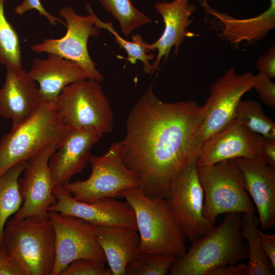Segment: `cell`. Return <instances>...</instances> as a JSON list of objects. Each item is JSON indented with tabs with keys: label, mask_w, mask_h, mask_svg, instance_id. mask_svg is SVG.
<instances>
[{
	"label": "cell",
	"mask_w": 275,
	"mask_h": 275,
	"mask_svg": "<svg viewBox=\"0 0 275 275\" xmlns=\"http://www.w3.org/2000/svg\"><path fill=\"white\" fill-rule=\"evenodd\" d=\"M53 193L57 201L49 207V212L73 215L93 225H117L137 230L134 212L127 201L105 198L92 202H81L61 186H54Z\"/></svg>",
	"instance_id": "14"
},
{
	"label": "cell",
	"mask_w": 275,
	"mask_h": 275,
	"mask_svg": "<svg viewBox=\"0 0 275 275\" xmlns=\"http://www.w3.org/2000/svg\"><path fill=\"white\" fill-rule=\"evenodd\" d=\"M120 146V141L114 142L102 156L91 154L90 177L85 180L70 182L65 188L76 200L92 202L105 198H123L122 191L140 186L138 177L123 161Z\"/></svg>",
	"instance_id": "8"
},
{
	"label": "cell",
	"mask_w": 275,
	"mask_h": 275,
	"mask_svg": "<svg viewBox=\"0 0 275 275\" xmlns=\"http://www.w3.org/2000/svg\"><path fill=\"white\" fill-rule=\"evenodd\" d=\"M27 163L28 161L18 163L0 175V245L3 248L6 223L22 203L18 180Z\"/></svg>",
	"instance_id": "24"
},
{
	"label": "cell",
	"mask_w": 275,
	"mask_h": 275,
	"mask_svg": "<svg viewBox=\"0 0 275 275\" xmlns=\"http://www.w3.org/2000/svg\"><path fill=\"white\" fill-rule=\"evenodd\" d=\"M86 10L89 14L81 16L71 7L62 8L58 13L66 21L65 36L59 39H45L41 43L33 44L31 49L37 53L56 54L73 61L87 72L90 78L100 82L103 76L91 58L87 46L89 38L97 37L100 33L94 24L92 9L88 3L86 4Z\"/></svg>",
	"instance_id": "10"
},
{
	"label": "cell",
	"mask_w": 275,
	"mask_h": 275,
	"mask_svg": "<svg viewBox=\"0 0 275 275\" xmlns=\"http://www.w3.org/2000/svg\"><path fill=\"white\" fill-rule=\"evenodd\" d=\"M49 218L54 233L56 246V260L51 275H60L71 262L79 258L107 262L92 224L56 211H49Z\"/></svg>",
	"instance_id": "11"
},
{
	"label": "cell",
	"mask_w": 275,
	"mask_h": 275,
	"mask_svg": "<svg viewBox=\"0 0 275 275\" xmlns=\"http://www.w3.org/2000/svg\"><path fill=\"white\" fill-rule=\"evenodd\" d=\"M0 89V116L12 121L14 129L29 119L41 103L35 81L22 68L7 67Z\"/></svg>",
	"instance_id": "19"
},
{
	"label": "cell",
	"mask_w": 275,
	"mask_h": 275,
	"mask_svg": "<svg viewBox=\"0 0 275 275\" xmlns=\"http://www.w3.org/2000/svg\"><path fill=\"white\" fill-rule=\"evenodd\" d=\"M258 159L275 168V139L263 137Z\"/></svg>",
	"instance_id": "34"
},
{
	"label": "cell",
	"mask_w": 275,
	"mask_h": 275,
	"mask_svg": "<svg viewBox=\"0 0 275 275\" xmlns=\"http://www.w3.org/2000/svg\"><path fill=\"white\" fill-rule=\"evenodd\" d=\"M190 0H173L171 2H157L155 9L161 16L164 28L161 36L150 44L149 50H157L156 58L152 64L151 75L159 67L160 62L168 59L170 51L175 48L174 53L178 54L180 45L186 38L199 36L187 30L192 22L190 16L197 10L196 7L189 3Z\"/></svg>",
	"instance_id": "18"
},
{
	"label": "cell",
	"mask_w": 275,
	"mask_h": 275,
	"mask_svg": "<svg viewBox=\"0 0 275 275\" xmlns=\"http://www.w3.org/2000/svg\"><path fill=\"white\" fill-rule=\"evenodd\" d=\"M96 240L102 249L113 275H126L129 262L140 254L137 230L117 225H93Z\"/></svg>",
	"instance_id": "22"
},
{
	"label": "cell",
	"mask_w": 275,
	"mask_h": 275,
	"mask_svg": "<svg viewBox=\"0 0 275 275\" xmlns=\"http://www.w3.org/2000/svg\"><path fill=\"white\" fill-rule=\"evenodd\" d=\"M256 80V75L251 71L237 74L235 67H231L210 86V95L203 105L205 118L195 135V143L200 152L205 141L234 119L241 97L254 88Z\"/></svg>",
	"instance_id": "9"
},
{
	"label": "cell",
	"mask_w": 275,
	"mask_h": 275,
	"mask_svg": "<svg viewBox=\"0 0 275 275\" xmlns=\"http://www.w3.org/2000/svg\"><path fill=\"white\" fill-rule=\"evenodd\" d=\"M121 194L134 212L140 253L169 254L177 258L186 254V237L167 199L150 198L140 186L125 189Z\"/></svg>",
	"instance_id": "3"
},
{
	"label": "cell",
	"mask_w": 275,
	"mask_h": 275,
	"mask_svg": "<svg viewBox=\"0 0 275 275\" xmlns=\"http://www.w3.org/2000/svg\"><path fill=\"white\" fill-rule=\"evenodd\" d=\"M256 67L259 73L270 79L275 77V47L271 45L268 50L257 60Z\"/></svg>",
	"instance_id": "33"
},
{
	"label": "cell",
	"mask_w": 275,
	"mask_h": 275,
	"mask_svg": "<svg viewBox=\"0 0 275 275\" xmlns=\"http://www.w3.org/2000/svg\"><path fill=\"white\" fill-rule=\"evenodd\" d=\"M204 118L203 106L193 100L161 101L152 84L134 104L120 141V154L146 196L168 199L179 174L197 160L195 135Z\"/></svg>",
	"instance_id": "1"
},
{
	"label": "cell",
	"mask_w": 275,
	"mask_h": 275,
	"mask_svg": "<svg viewBox=\"0 0 275 275\" xmlns=\"http://www.w3.org/2000/svg\"><path fill=\"white\" fill-rule=\"evenodd\" d=\"M69 128L108 133L113 129L114 114L99 82L87 78L65 87L54 104Z\"/></svg>",
	"instance_id": "6"
},
{
	"label": "cell",
	"mask_w": 275,
	"mask_h": 275,
	"mask_svg": "<svg viewBox=\"0 0 275 275\" xmlns=\"http://www.w3.org/2000/svg\"><path fill=\"white\" fill-rule=\"evenodd\" d=\"M199 3L211 28L220 30L218 37L235 49H238L241 42L248 46L263 39L275 28V0H270L266 10L249 18H237L219 12L210 7L206 0H199Z\"/></svg>",
	"instance_id": "16"
},
{
	"label": "cell",
	"mask_w": 275,
	"mask_h": 275,
	"mask_svg": "<svg viewBox=\"0 0 275 275\" xmlns=\"http://www.w3.org/2000/svg\"><path fill=\"white\" fill-rule=\"evenodd\" d=\"M94 19V24L98 29H104L109 31L114 37L115 41L119 45L120 49H124L127 53V61L135 64L138 60L144 65L143 70L146 74L151 75L152 64L150 61L155 58L153 53L148 54L150 44L145 42L140 34H135L131 37L132 41L123 38L115 30L111 21L103 22L92 11Z\"/></svg>",
	"instance_id": "25"
},
{
	"label": "cell",
	"mask_w": 275,
	"mask_h": 275,
	"mask_svg": "<svg viewBox=\"0 0 275 275\" xmlns=\"http://www.w3.org/2000/svg\"><path fill=\"white\" fill-rule=\"evenodd\" d=\"M0 275H25L22 267L8 256L0 265Z\"/></svg>",
	"instance_id": "37"
},
{
	"label": "cell",
	"mask_w": 275,
	"mask_h": 275,
	"mask_svg": "<svg viewBox=\"0 0 275 275\" xmlns=\"http://www.w3.org/2000/svg\"><path fill=\"white\" fill-rule=\"evenodd\" d=\"M177 257L169 254L140 253L128 263L126 275H165Z\"/></svg>",
	"instance_id": "29"
},
{
	"label": "cell",
	"mask_w": 275,
	"mask_h": 275,
	"mask_svg": "<svg viewBox=\"0 0 275 275\" xmlns=\"http://www.w3.org/2000/svg\"><path fill=\"white\" fill-rule=\"evenodd\" d=\"M28 74L39 83L41 103L52 104L67 85L90 78L89 74L80 65L53 53H48L47 58L44 59L35 58Z\"/></svg>",
	"instance_id": "21"
},
{
	"label": "cell",
	"mask_w": 275,
	"mask_h": 275,
	"mask_svg": "<svg viewBox=\"0 0 275 275\" xmlns=\"http://www.w3.org/2000/svg\"><path fill=\"white\" fill-rule=\"evenodd\" d=\"M59 143L46 146L28 161L18 180L22 204L12 216L16 219L31 216L49 218L48 209L56 202L54 185L48 166L49 159Z\"/></svg>",
	"instance_id": "13"
},
{
	"label": "cell",
	"mask_w": 275,
	"mask_h": 275,
	"mask_svg": "<svg viewBox=\"0 0 275 275\" xmlns=\"http://www.w3.org/2000/svg\"><path fill=\"white\" fill-rule=\"evenodd\" d=\"M60 275H113L105 263L87 258H79L71 262Z\"/></svg>",
	"instance_id": "30"
},
{
	"label": "cell",
	"mask_w": 275,
	"mask_h": 275,
	"mask_svg": "<svg viewBox=\"0 0 275 275\" xmlns=\"http://www.w3.org/2000/svg\"><path fill=\"white\" fill-rule=\"evenodd\" d=\"M103 134L71 129L50 156L48 166L54 186H64L89 162L93 146Z\"/></svg>",
	"instance_id": "17"
},
{
	"label": "cell",
	"mask_w": 275,
	"mask_h": 275,
	"mask_svg": "<svg viewBox=\"0 0 275 275\" xmlns=\"http://www.w3.org/2000/svg\"><path fill=\"white\" fill-rule=\"evenodd\" d=\"M234 159L257 208L261 230L271 229L275 225V168L257 158Z\"/></svg>",
	"instance_id": "20"
},
{
	"label": "cell",
	"mask_w": 275,
	"mask_h": 275,
	"mask_svg": "<svg viewBox=\"0 0 275 275\" xmlns=\"http://www.w3.org/2000/svg\"><path fill=\"white\" fill-rule=\"evenodd\" d=\"M258 233L262 248L275 269V235L265 233L260 230Z\"/></svg>",
	"instance_id": "35"
},
{
	"label": "cell",
	"mask_w": 275,
	"mask_h": 275,
	"mask_svg": "<svg viewBox=\"0 0 275 275\" xmlns=\"http://www.w3.org/2000/svg\"><path fill=\"white\" fill-rule=\"evenodd\" d=\"M118 21L122 33L129 35L135 29L151 23V18L135 8L130 0H98Z\"/></svg>",
	"instance_id": "28"
},
{
	"label": "cell",
	"mask_w": 275,
	"mask_h": 275,
	"mask_svg": "<svg viewBox=\"0 0 275 275\" xmlns=\"http://www.w3.org/2000/svg\"><path fill=\"white\" fill-rule=\"evenodd\" d=\"M54 104L41 103L26 121L0 139V175L13 166L27 162L46 146L59 143L70 130Z\"/></svg>",
	"instance_id": "5"
},
{
	"label": "cell",
	"mask_w": 275,
	"mask_h": 275,
	"mask_svg": "<svg viewBox=\"0 0 275 275\" xmlns=\"http://www.w3.org/2000/svg\"><path fill=\"white\" fill-rule=\"evenodd\" d=\"M222 223L193 241L186 254L177 258L170 275H208L212 269L238 264L248 258L241 233V213L224 214Z\"/></svg>",
	"instance_id": "2"
},
{
	"label": "cell",
	"mask_w": 275,
	"mask_h": 275,
	"mask_svg": "<svg viewBox=\"0 0 275 275\" xmlns=\"http://www.w3.org/2000/svg\"><path fill=\"white\" fill-rule=\"evenodd\" d=\"M6 0H0V64L6 68H22L19 36L7 20L4 11Z\"/></svg>",
	"instance_id": "26"
},
{
	"label": "cell",
	"mask_w": 275,
	"mask_h": 275,
	"mask_svg": "<svg viewBox=\"0 0 275 275\" xmlns=\"http://www.w3.org/2000/svg\"><path fill=\"white\" fill-rule=\"evenodd\" d=\"M259 224V218L254 213H243L241 233L248 243V275H274L275 269L264 252L260 242Z\"/></svg>",
	"instance_id": "23"
},
{
	"label": "cell",
	"mask_w": 275,
	"mask_h": 275,
	"mask_svg": "<svg viewBox=\"0 0 275 275\" xmlns=\"http://www.w3.org/2000/svg\"><path fill=\"white\" fill-rule=\"evenodd\" d=\"M3 248L25 275H51L56 260L55 236L49 218L11 217L3 234Z\"/></svg>",
	"instance_id": "4"
},
{
	"label": "cell",
	"mask_w": 275,
	"mask_h": 275,
	"mask_svg": "<svg viewBox=\"0 0 275 275\" xmlns=\"http://www.w3.org/2000/svg\"><path fill=\"white\" fill-rule=\"evenodd\" d=\"M205 196L203 214L215 224L216 217L228 213L254 212L244 187L242 173L234 159L197 166Z\"/></svg>",
	"instance_id": "7"
},
{
	"label": "cell",
	"mask_w": 275,
	"mask_h": 275,
	"mask_svg": "<svg viewBox=\"0 0 275 275\" xmlns=\"http://www.w3.org/2000/svg\"><path fill=\"white\" fill-rule=\"evenodd\" d=\"M8 256L5 252L4 249L0 245V265L7 258Z\"/></svg>",
	"instance_id": "38"
},
{
	"label": "cell",
	"mask_w": 275,
	"mask_h": 275,
	"mask_svg": "<svg viewBox=\"0 0 275 275\" xmlns=\"http://www.w3.org/2000/svg\"><path fill=\"white\" fill-rule=\"evenodd\" d=\"M262 138L234 117L202 145L197 165H210L239 157L258 159Z\"/></svg>",
	"instance_id": "15"
},
{
	"label": "cell",
	"mask_w": 275,
	"mask_h": 275,
	"mask_svg": "<svg viewBox=\"0 0 275 275\" xmlns=\"http://www.w3.org/2000/svg\"><path fill=\"white\" fill-rule=\"evenodd\" d=\"M234 117L262 136L275 139V124L264 114L263 108L258 102L240 99Z\"/></svg>",
	"instance_id": "27"
},
{
	"label": "cell",
	"mask_w": 275,
	"mask_h": 275,
	"mask_svg": "<svg viewBox=\"0 0 275 275\" xmlns=\"http://www.w3.org/2000/svg\"><path fill=\"white\" fill-rule=\"evenodd\" d=\"M208 275H248V270L244 263L228 264L212 269Z\"/></svg>",
	"instance_id": "36"
},
{
	"label": "cell",
	"mask_w": 275,
	"mask_h": 275,
	"mask_svg": "<svg viewBox=\"0 0 275 275\" xmlns=\"http://www.w3.org/2000/svg\"><path fill=\"white\" fill-rule=\"evenodd\" d=\"M204 197L195 161L179 174L167 199L186 238L192 242L215 227L203 216Z\"/></svg>",
	"instance_id": "12"
},
{
	"label": "cell",
	"mask_w": 275,
	"mask_h": 275,
	"mask_svg": "<svg viewBox=\"0 0 275 275\" xmlns=\"http://www.w3.org/2000/svg\"><path fill=\"white\" fill-rule=\"evenodd\" d=\"M253 88L257 91L260 99L267 106L275 107V84L271 79L258 73Z\"/></svg>",
	"instance_id": "31"
},
{
	"label": "cell",
	"mask_w": 275,
	"mask_h": 275,
	"mask_svg": "<svg viewBox=\"0 0 275 275\" xmlns=\"http://www.w3.org/2000/svg\"><path fill=\"white\" fill-rule=\"evenodd\" d=\"M36 10L40 15L46 18L49 23L55 25L59 22L64 25L66 24L58 17H54L48 13L43 7L40 0H24L14 9L15 12L19 15L24 14L30 10Z\"/></svg>",
	"instance_id": "32"
}]
</instances>
